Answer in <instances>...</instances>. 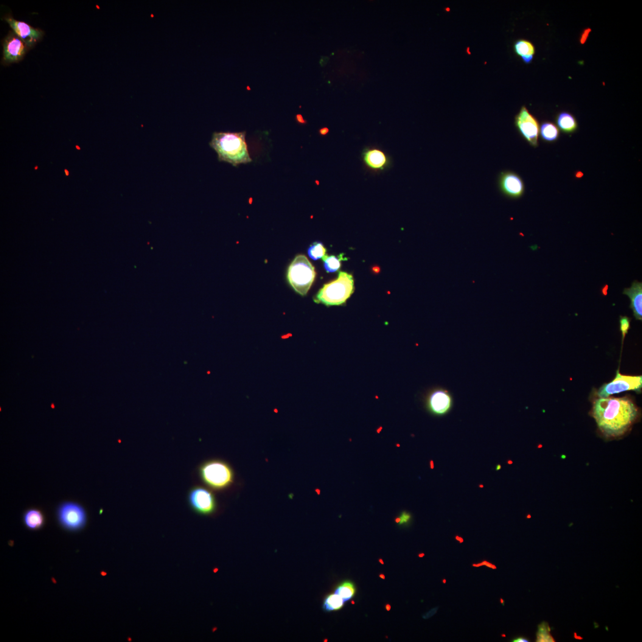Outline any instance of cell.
Wrapping results in <instances>:
<instances>
[{"label":"cell","mask_w":642,"mask_h":642,"mask_svg":"<svg viewBox=\"0 0 642 642\" xmlns=\"http://www.w3.org/2000/svg\"><path fill=\"white\" fill-rule=\"evenodd\" d=\"M638 411L632 400L623 398H600L593 404V416L605 436L623 435L635 421Z\"/></svg>","instance_id":"1"},{"label":"cell","mask_w":642,"mask_h":642,"mask_svg":"<svg viewBox=\"0 0 642 642\" xmlns=\"http://www.w3.org/2000/svg\"><path fill=\"white\" fill-rule=\"evenodd\" d=\"M245 134V132L213 133L209 145L217 153L218 160L234 167L251 162Z\"/></svg>","instance_id":"2"},{"label":"cell","mask_w":642,"mask_h":642,"mask_svg":"<svg viewBox=\"0 0 642 642\" xmlns=\"http://www.w3.org/2000/svg\"><path fill=\"white\" fill-rule=\"evenodd\" d=\"M198 473L202 482L210 489L223 491L231 487L234 481V472L223 460H207L199 466Z\"/></svg>","instance_id":"3"},{"label":"cell","mask_w":642,"mask_h":642,"mask_svg":"<svg viewBox=\"0 0 642 642\" xmlns=\"http://www.w3.org/2000/svg\"><path fill=\"white\" fill-rule=\"evenodd\" d=\"M355 282L352 274L340 272L337 279L333 280L318 291L314 302L327 307L340 306L346 304L354 293Z\"/></svg>","instance_id":"4"},{"label":"cell","mask_w":642,"mask_h":642,"mask_svg":"<svg viewBox=\"0 0 642 642\" xmlns=\"http://www.w3.org/2000/svg\"><path fill=\"white\" fill-rule=\"evenodd\" d=\"M316 277L315 268L305 255H298L288 267L287 279L293 289L301 296L310 290Z\"/></svg>","instance_id":"5"},{"label":"cell","mask_w":642,"mask_h":642,"mask_svg":"<svg viewBox=\"0 0 642 642\" xmlns=\"http://www.w3.org/2000/svg\"><path fill=\"white\" fill-rule=\"evenodd\" d=\"M186 499L190 509L196 514L208 516L217 511V498L206 487L198 485L192 487L187 492Z\"/></svg>","instance_id":"6"},{"label":"cell","mask_w":642,"mask_h":642,"mask_svg":"<svg viewBox=\"0 0 642 642\" xmlns=\"http://www.w3.org/2000/svg\"><path fill=\"white\" fill-rule=\"evenodd\" d=\"M453 405L452 394L444 388H434L426 395V408L433 415H445L452 409Z\"/></svg>","instance_id":"7"},{"label":"cell","mask_w":642,"mask_h":642,"mask_svg":"<svg viewBox=\"0 0 642 642\" xmlns=\"http://www.w3.org/2000/svg\"><path fill=\"white\" fill-rule=\"evenodd\" d=\"M642 387V376H627L616 373L615 380L605 384L598 391L599 398H607L611 395L627 391L640 392Z\"/></svg>","instance_id":"8"},{"label":"cell","mask_w":642,"mask_h":642,"mask_svg":"<svg viewBox=\"0 0 642 642\" xmlns=\"http://www.w3.org/2000/svg\"><path fill=\"white\" fill-rule=\"evenodd\" d=\"M515 125L523 138L532 147L538 146L539 125L536 118L529 113L526 106L521 108L515 117Z\"/></svg>","instance_id":"9"},{"label":"cell","mask_w":642,"mask_h":642,"mask_svg":"<svg viewBox=\"0 0 642 642\" xmlns=\"http://www.w3.org/2000/svg\"><path fill=\"white\" fill-rule=\"evenodd\" d=\"M58 515L61 525L72 531L82 528L86 523L85 510L78 504L72 502L61 504Z\"/></svg>","instance_id":"10"},{"label":"cell","mask_w":642,"mask_h":642,"mask_svg":"<svg viewBox=\"0 0 642 642\" xmlns=\"http://www.w3.org/2000/svg\"><path fill=\"white\" fill-rule=\"evenodd\" d=\"M2 64L4 65L18 63L26 54L28 47L24 42L13 31H10L2 42Z\"/></svg>","instance_id":"11"},{"label":"cell","mask_w":642,"mask_h":642,"mask_svg":"<svg viewBox=\"0 0 642 642\" xmlns=\"http://www.w3.org/2000/svg\"><path fill=\"white\" fill-rule=\"evenodd\" d=\"M4 20L29 50L43 38L44 32L43 30L33 27L25 22L17 21L10 16H5Z\"/></svg>","instance_id":"12"},{"label":"cell","mask_w":642,"mask_h":642,"mask_svg":"<svg viewBox=\"0 0 642 642\" xmlns=\"http://www.w3.org/2000/svg\"><path fill=\"white\" fill-rule=\"evenodd\" d=\"M498 186L503 194L512 199L520 198L525 190V183L521 177L510 171L500 173Z\"/></svg>","instance_id":"13"},{"label":"cell","mask_w":642,"mask_h":642,"mask_svg":"<svg viewBox=\"0 0 642 642\" xmlns=\"http://www.w3.org/2000/svg\"><path fill=\"white\" fill-rule=\"evenodd\" d=\"M364 164L375 172H383L390 166V159L385 153L377 148H365L362 153Z\"/></svg>","instance_id":"14"},{"label":"cell","mask_w":642,"mask_h":642,"mask_svg":"<svg viewBox=\"0 0 642 642\" xmlns=\"http://www.w3.org/2000/svg\"><path fill=\"white\" fill-rule=\"evenodd\" d=\"M623 294L629 297L630 308L637 320L642 319V283L637 280L633 282L632 287L625 288Z\"/></svg>","instance_id":"15"},{"label":"cell","mask_w":642,"mask_h":642,"mask_svg":"<svg viewBox=\"0 0 642 642\" xmlns=\"http://www.w3.org/2000/svg\"><path fill=\"white\" fill-rule=\"evenodd\" d=\"M556 122L560 129L565 133H573L578 128L576 118L567 112L563 111L558 114Z\"/></svg>","instance_id":"16"},{"label":"cell","mask_w":642,"mask_h":642,"mask_svg":"<svg viewBox=\"0 0 642 642\" xmlns=\"http://www.w3.org/2000/svg\"><path fill=\"white\" fill-rule=\"evenodd\" d=\"M515 53L522 58L524 63L529 64L532 62L535 53L534 45L531 42L520 39L515 42L514 44Z\"/></svg>","instance_id":"17"},{"label":"cell","mask_w":642,"mask_h":642,"mask_svg":"<svg viewBox=\"0 0 642 642\" xmlns=\"http://www.w3.org/2000/svg\"><path fill=\"white\" fill-rule=\"evenodd\" d=\"M540 134L541 138L546 142H555L559 139L560 130L554 123L545 122L540 126Z\"/></svg>","instance_id":"18"},{"label":"cell","mask_w":642,"mask_h":642,"mask_svg":"<svg viewBox=\"0 0 642 642\" xmlns=\"http://www.w3.org/2000/svg\"><path fill=\"white\" fill-rule=\"evenodd\" d=\"M25 525L30 529H37L41 528L44 523V517L42 513L37 510H30L25 513L24 516Z\"/></svg>","instance_id":"19"},{"label":"cell","mask_w":642,"mask_h":642,"mask_svg":"<svg viewBox=\"0 0 642 642\" xmlns=\"http://www.w3.org/2000/svg\"><path fill=\"white\" fill-rule=\"evenodd\" d=\"M323 260L324 268L327 273H335V272L340 270L341 267V261L344 260L343 254H341L338 257L334 255H325L322 257Z\"/></svg>","instance_id":"20"},{"label":"cell","mask_w":642,"mask_h":642,"mask_svg":"<svg viewBox=\"0 0 642 642\" xmlns=\"http://www.w3.org/2000/svg\"><path fill=\"white\" fill-rule=\"evenodd\" d=\"M344 602V599L340 595L335 593L332 594L325 598L324 610L327 611H338L343 608Z\"/></svg>","instance_id":"21"},{"label":"cell","mask_w":642,"mask_h":642,"mask_svg":"<svg viewBox=\"0 0 642 642\" xmlns=\"http://www.w3.org/2000/svg\"><path fill=\"white\" fill-rule=\"evenodd\" d=\"M356 589L352 582H345L336 589L335 593L340 595L345 602L349 601L354 596Z\"/></svg>","instance_id":"22"},{"label":"cell","mask_w":642,"mask_h":642,"mask_svg":"<svg viewBox=\"0 0 642 642\" xmlns=\"http://www.w3.org/2000/svg\"><path fill=\"white\" fill-rule=\"evenodd\" d=\"M326 249L321 242L313 243L308 250L309 257L315 260L322 258L326 254Z\"/></svg>","instance_id":"23"},{"label":"cell","mask_w":642,"mask_h":642,"mask_svg":"<svg viewBox=\"0 0 642 642\" xmlns=\"http://www.w3.org/2000/svg\"><path fill=\"white\" fill-rule=\"evenodd\" d=\"M548 626L540 625L538 633V642H553L554 639L549 633Z\"/></svg>","instance_id":"24"},{"label":"cell","mask_w":642,"mask_h":642,"mask_svg":"<svg viewBox=\"0 0 642 642\" xmlns=\"http://www.w3.org/2000/svg\"><path fill=\"white\" fill-rule=\"evenodd\" d=\"M630 319L629 318L627 317V316H620V319H619V324H620V327H619V328H620V331L622 335H623V338L626 337L628 331H629L630 329Z\"/></svg>","instance_id":"25"},{"label":"cell","mask_w":642,"mask_h":642,"mask_svg":"<svg viewBox=\"0 0 642 642\" xmlns=\"http://www.w3.org/2000/svg\"><path fill=\"white\" fill-rule=\"evenodd\" d=\"M411 518V515L409 513L403 512L402 514H401L400 517L397 518L396 521L400 525H403V524L408 523L409 521H410Z\"/></svg>","instance_id":"26"},{"label":"cell","mask_w":642,"mask_h":642,"mask_svg":"<svg viewBox=\"0 0 642 642\" xmlns=\"http://www.w3.org/2000/svg\"><path fill=\"white\" fill-rule=\"evenodd\" d=\"M591 31V30L589 29V28H587V29H585L584 31L582 32L580 37V43H581V44H584L585 42L587 41L589 34H590Z\"/></svg>","instance_id":"27"},{"label":"cell","mask_w":642,"mask_h":642,"mask_svg":"<svg viewBox=\"0 0 642 642\" xmlns=\"http://www.w3.org/2000/svg\"><path fill=\"white\" fill-rule=\"evenodd\" d=\"M438 610V607L433 608V609L431 610L430 611H428L427 613H426L425 615H423V618L424 619H428L431 618V616H433L434 615H436V614L437 612V610Z\"/></svg>","instance_id":"28"},{"label":"cell","mask_w":642,"mask_h":642,"mask_svg":"<svg viewBox=\"0 0 642 642\" xmlns=\"http://www.w3.org/2000/svg\"><path fill=\"white\" fill-rule=\"evenodd\" d=\"M473 565L475 566V567H479V566L481 565H487L488 567L491 568L492 569H496V567L495 565L490 564V563L488 562H486V561H485V562H484L480 563V564L479 565Z\"/></svg>","instance_id":"29"},{"label":"cell","mask_w":642,"mask_h":642,"mask_svg":"<svg viewBox=\"0 0 642 642\" xmlns=\"http://www.w3.org/2000/svg\"><path fill=\"white\" fill-rule=\"evenodd\" d=\"M513 642H529V641L528 640V639H526V638H522V637H519V638H515V639H514V640L513 641Z\"/></svg>","instance_id":"30"},{"label":"cell","mask_w":642,"mask_h":642,"mask_svg":"<svg viewBox=\"0 0 642 642\" xmlns=\"http://www.w3.org/2000/svg\"><path fill=\"white\" fill-rule=\"evenodd\" d=\"M329 130L327 128H322L320 130H319V132H320L322 135H325V134L329 133Z\"/></svg>","instance_id":"31"},{"label":"cell","mask_w":642,"mask_h":642,"mask_svg":"<svg viewBox=\"0 0 642 642\" xmlns=\"http://www.w3.org/2000/svg\"><path fill=\"white\" fill-rule=\"evenodd\" d=\"M64 172H65V173H66V175L67 176H69V172L68 170L65 169V170H64Z\"/></svg>","instance_id":"32"},{"label":"cell","mask_w":642,"mask_h":642,"mask_svg":"<svg viewBox=\"0 0 642 642\" xmlns=\"http://www.w3.org/2000/svg\"><path fill=\"white\" fill-rule=\"evenodd\" d=\"M386 609H387V610L389 611V610L391 609V607L389 606V605H386Z\"/></svg>","instance_id":"33"},{"label":"cell","mask_w":642,"mask_h":642,"mask_svg":"<svg viewBox=\"0 0 642 642\" xmlns=\"http://www.w3.org/2000/svg\"><path fill=\"white\" fill-rule=\"evenodd\" d=\"M76 148H77V150H80V148L79 147H78V145L76 146Z\"/></svg>","instance_id":"34"},{"label":"cell","mask_w":642,"mask_h":642,"mask_svg":"<svg viewBox=\"0 0 642 642\" xmlns=\"http://www.w3.org/2000/svg\"><path fill=\"white\" fill-rule=\"evenodd\" d=\"M380 577H382V579H385V576H384V575H382V574H381V575H380Z\"/></svg>","instance_id":"35"},{"label":"cell","mask_w":642,"mask_h":642,"mask_svg":"<svg viewBox=\"0 0 642 642\" xmlns=\"http://www.w3.org/2000/svg\"><path fill=\"white\" fill-rule=\"evenodd\" d=\"M38 169V166H37V165H36V166L35 167V170H37Z\"/></svg>","instance_id":"36"},{"label":"cell","mask_w":642,"mask_h":642,"mask_svg":"<svg viewBox=\"0 0 642 642\" xmlns=\"http://www.w3.org/2000/svg\"><path fill=\"white\" fill-rule=\"evenodd\" d=\"M500 466H498V468H497V469H500Z\"/></svg>","instance_id":"37"},{"label":"cell","mask_w":642,"mask_h":642,"mask_svg":"<svg viewBox=\"0 0 642 642\" xmlns=\"http://www.w3.org/2000/svg\"><path fill=\"white\" fill-rule=\"evenodd\" d=\"M443 582H444V584H445V580H443Z\"/></svg>","instance_id":"38"}]
</instances>
